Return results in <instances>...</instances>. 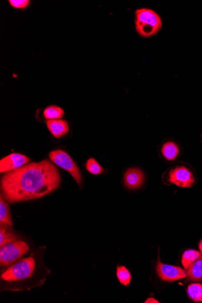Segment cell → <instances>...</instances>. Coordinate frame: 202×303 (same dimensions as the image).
<instances>
[{
    "mask_svg": "<svg viewBox=\"0 0 202 303\" xmlns=\"http://www.w3.org/2000/svg\"><path fill=\"white\" fill-rule=\"evenodd\" d=\"M61 183L58 168L44 159L4 173L0 182L1 196L12 204L39 199L57 190Z\"/></svg>",
    "mask_w": 202,
    "mask_h": 303,
    "instance_id": "6da1fadb",
    "label": "cell"
},
{
    "mask_svg": "<svg viewBox=\"0 0 202 303\" xmlns=\"http://www.w3.org/2000/svg\"><path fill=\"white\" fill-rule=\"evenodd\" d=\"M135 27L139 35L144 38L151 37L161 30L162 21L153 10L141 8L135 12Z\"/></svg>",
    "mask_w": 202,
    "mask_h": 303,
    "instance_id": "7a4b0ae2",
    "label": "cell"
},
{
    "mask_svg": "<svg viewBox=\"0 0 202 303\" xmlns=\"http://www.w3.org/2000/svg\"><path fill=\"white\" fill-rule=\"evenodd\" d=\"M36 262L32 256L18 260L1 274L2 280L18 282L28 280L36 270Z\"/></svg>",
    "mask_w": 202,
    "mask_h": 303,
    "instance_id": "3957f363",
    "label": "cell"
},
{
    "mask_svg": "<svg viewBox=\"0 0 202 303\" xmlns=\"http://www.w3.org/2000/svg\"><path fill=\"white\" fill-rule=\"evenodd\" d=\"M29 251V246L23 241L16 240L0 246V266L7 267L18 262Z\"/></svg>",
    "mask_w": 202,
    "mask_h": 303,
    "instance_id": "277c9868",
    "label": "cell"
},
{
    "mask_svg": "<svg viewBox=\"0 0 202 303\" xmlns=\"http://www.w3.org/2000/svg\"><path fill=\"white\" fill-rule=\"evenodd\" d=\"M49 156L50 160L55 165L67 171L81 188L83 182L82 174L74 160L67 152L62 150H55L50 152Z\"/></svg>",
    "mask_w": 202,
    "mask_h": 303,
    "instance_id": "5b68a950",
    "label": "cell"
},
{
    "mask_svg": "<svg viewBox=\"0 0 202 303\" xmlns=\"http://www.w3.org/2000/svg\"><path fill=\"white\" fill-rule=\"evenodd\" d=\"M169 181L181 188H190L195 182L192 171L185 166H178L170 171Z\"/></svg>",
    "mask_w": 202,
    "mask_h": 303,
    "instance_id": "8992f818",
    "label": "cell"
},
{
    "mask_svg": "<svg viewBox=\"0 0 202 303\" xmlns=\"http://www.w3.org/2000/svg\"><path fill=\"white\" fill-rule=\"evenodd\" d=\"M157 275L164 281L173 282L186 278L187 272L178 266L165 265L157 260L156 266Z\"/></svg>",
    "mask_w": 202,
    "mask_h": 303,
    "instance_id": "52a82bcc",
    "label": "cell"
},
{
    "mask_svg": "<svg viewBox=\"0 0 202 303\" xmlns=\"http://www.w3.org/2000/svg\"><path fill=\"white\" fill-rule=\"evenodd\" d=\"M29 157L26 155L13 152L0 160V173H6L22 167L30 162Z\"/></svg>",
    "mask_w": 202,
    "mask_h": 303,
    "instance_id": "ba28073f",
    "label": "cell"
},
{
    "mask_svg": "<svg viewBox=\"0 0 202 303\" xmlns=\"http://www.w3.org/2000/svg\"><path fill=\"white\" fill-rule=\"evenodd\" d=\"M145 182L144 171L138 168H130L126 170L124 175V183L126 188L135 190L141 188Z\"/></svg>",
    "mask_w": 202,
    "mask_h": 303,
    "instance_id": "9c48e42d",
    "label": "cell"
},
{
    "mask_svg": "<svg viewBox=\"0 0 202 303\" xmlns=\"http://www.w3.org/2000/svg\"><path fill=\"white\" fill-rule=\"evenodd\" d=\"M46 125L52 135L57 139L63 138L70 130L69 123L62 119L47 121Z\"/></svg>",
    "mask_w": 202,
    "mask_h": 303,
    "instance_id": "30bf717a",
    "label": "cell"
},
{
    "mask_svg": "<svg viewBox=\"0 0 202 303\" xmlns=\"http://www.w3.org/2000/svg\"><path fill=\"white\" fill-rule=\"evenodd\" d=\"M12 226L8 224L0 222V246L14 242L18 238Z\"/></svg>",
    "mask_w": 202,
    "mask_h": 303,
    "instance_id": "8fae6325",
    "label": "cell"
},
{
    "mask_svg": "<svg viewBox=\"0 0 202 303\" xmlns=\"http://www.w3.org/2000/svg\"><path fill=\"white\" fill-rule=\"evenodd\" d=\"M180 150L179 146L174 142H165L162 146L161 153L168 161H173L179 155Z\"/></svg>",
    "mask_w": 202,
    "mask_h": 303,
    "instance_id": "7c38bea8",
    "label": "cell"
},
{
    "mask_svg": "<svg viewBox=\"0 0 202 303\" xmlns=\"http://www.w3.org/2000/svg\"><path fill=\"white\" fill-rule=\"evenodd\" d=\"M187 276L190 281H202V258H199L189 266Z\"/></svg>",
    "mask_w": 202,
    "mask_h": 303,
    "instance_id": "4fadbf2b",
    "label": "cell"
},
{
    "mask_svg": "<svg viewBox=\"0 0 202 303\" xmlns=\"http://www.w3.org/2000/svg\"><path fill=\"white\" fill-rule=\"evenodd\" d=\"M0 222L8 224L10 226L14 225L9 205L1 196H0Z\"/></svg>",
    "mask_w": 202,
    "mask_h": 303,
    "instance_id": "5bb4252c",
    "label": "cell"
},
{
    "mask_svg": "<svg viewBox=\"0 0 202 303\" xmlns=\"http://www.w3.org/2000/svg\"><path fill=\"white\" fill-rule=\"evenodd\" d=\"M43 116L47 121L59 120L64 117V111L62 108L52 105L44 109Z\"/></svg>",
    "mask_w": 202,
    "mask_h": 303,
    "instance_id": "9a60e30c",
    "label": "cell"
},
{
    "mask_svg": "<svg viewBox=\"0 0 202 303\" xmlns=\"http://www.w3.org/2000/svg\"><path fill=\"white\" fill-rule=\"evenodd\" d=\"M202 253L195 249H188L183 253L182 257V263L186 270L193 262L201 256Z\"/></svg>",
    "mask_w": 202,
    "mask_h": 303,
    "instance_id": "2e32d148",
    "label": "cell"
},
{
    "mask_svg": "<svg viewBox=\"0 0 202 303\" xmlns=\"http://www.w3.org/2000/svg\"><path fill=\"white\" fill-rule=\"evenodd\" d=\"M187 293L189 297L195 302H202V284L192 283L188 286Z\"/></svg>",
    "mask_w": 202,
    "mask_h": 303,
    "instance_id": "e0dca14e",
    "label": "cell"
},
{
    "mask_svg": "<svg viewBox=\"0 0 202 303\" xmlns=\"http://www.w3.org/2000/svg\"><path fill=\"white\" fill-rule=\"evenodd\" d=\"M118 280L124 286H128L132 280V275L129 270L125 266H118L116 271Z\"/></svg>",
    "mask_w": 202,
    "mask_h": 303,
    "instance_id": "ac0fdd59",
    "label": "cell"
},
{
    "mask_svg": "<svg viewBox=\"0 0 202 303\" xmlns=\"http://www.w3.org/2000/svg\"><path fill=\"white\" fill-rule=\"evenodd\" d=\"M86 170L93 175H99L104 173V168L94 158L90 157L86 164Z\"/></svg>",
    "mask_w": 202,
    "mask_h": 303,
    "instance_id": "d6986e66",
    "label": "cell"
},
{
    "mask_svg": "<svg viewBox=\"0 0 202 303\" xmlns=\"http://www.w3.org/2000/svg\"><path fill=\"white\" fill-rule=\"evenodd\" d=\"M10 6L15 9H23L27 7L29 5V0H9Z\"/></svg>",
    "mask_w": 202,
    "mask_h": 303,
    "instance_id": "ffe728a7",
    "label": "cell"
},
{
    "mask_svg": "<svg viewBox=\"0 0 202 303\" xmlns=\"http://www.w3.org/2000/svg\"><path fill=\"white\" fill-rule=\"evenodd\" d=\"M144 303H159L158 301H157V300H156V299H154V298H149V299H148L147 300H146V301Z\"/></svg>",
    "mask_w": 202,
    "mask_h": 303,
    "instance_id": "44dd1931",
    "label": "cell"
},
{
    "mask_svg": "<svg viewBox=\"0 0 202 303\" xmlns=\"http://www.w3.org/2000/svg\"><path fill=\"white\" fill-rule=\"evenodd\" d=\"M199 249H200L201 252L202 254V240L200 242V243H199Z\"/></svg>",
    "mask_w": 202,
    "mask_h": 303,
    "instance_id": "7402d4cb",
    "label": "cell"
},
{
    "mask_svg": "<svg viewBox=\"0 0 202 303\" xmlns=\"http://www.w3.org/2000/svg\"><path fill=\"white\" fill-rule=\"evenodd\" d=\"M200 258H202V254L201 256L200 257Z\"/></svg>",
    "mask_w": 202,
    "mask_h": 303,
    "instance_id": "603a6c76",
    "label": "cell"
}]
</instances>
